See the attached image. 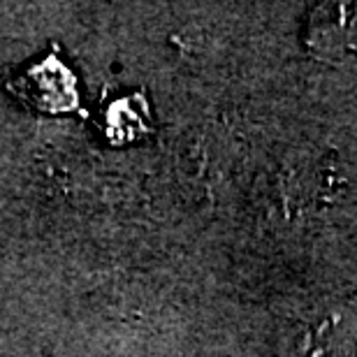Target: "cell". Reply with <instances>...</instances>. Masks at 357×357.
<instances>
[{"label": "cell", "instance_id": "obj_1", "mask_svg": "<svg viewBox=\"0 0 357 357\" xmlns=\"http://www.w3.org/2000/svg\"><path fill=\"white\" fill-rule=\"evenodd\" d=\"M306 45L318 59L341 61L357 52V5L325 3L311 12Z\"/></svg>", "mask_w": 357, "mask_h": 357}, {"label": "cell", "instance_id": "obj_2", "mask_svg": "<svg viewBox=\"0 0 357 357\" xmlns=\"http://www.w3.org/2000/svg\"><path fill=\"white\" fill-rule=\"evenodd\" d=\"M332 318H302L285 325L278 357H325L332 348Z\"/></svg>", "mask_w": 357, "mask_h": 357}]
</instances>
